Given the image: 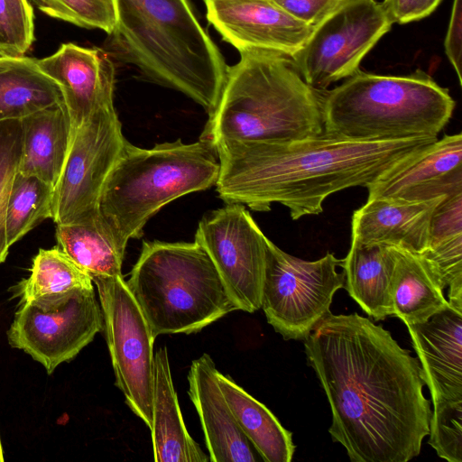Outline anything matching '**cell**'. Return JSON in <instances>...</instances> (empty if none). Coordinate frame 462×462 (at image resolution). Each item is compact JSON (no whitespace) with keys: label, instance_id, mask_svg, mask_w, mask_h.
Instances as JSON below:
<instances>
[{"label":"cell","instance_id":"6da1fadb","mask_svg":"<svg viewBox=\"0 0 462 462\" xmlns=\"http://www.w3.org/2000/svg\"><path fill=\"white\" fill-rule=\"evenodd\" d=\"M303 341L330 406L328 432L351 461L420 455L432 411L418 358L357 313H331Z\"/></svg>","mask_w":462,"mask_h":462},{"label":"cell","instance_id":"7a4b0ae2","mask_svg":"<svg viewBox=\"0 0 462 462\" xmlns=\"http://www.w3.org/2000/svg\"><path fill=\"white\" fill-rule=\"evenodd\" d=\"M416 137L359 142L324 134L292 143H215L219 197L256 211L280 203L297 220L319 215L323 202L345 189L366 187L400 161L436 141Z\"/></svg>","mask_w":462,"mask_h":462},{"label":"cell","instance_id":"3957f363","mask_svg":"<svg viewBox=\"0 0 462 462\" xmlns=\"http://www.w3.org/2000/svg\"><path fill=\"white\" fill-rule=\"evenodd\" d=\"M114 5L116 24L109 36L116 53L209 114L228 66L189 0H114Z\"/></svg>","mask_w":462,"mask_h":462},{"label":"cell","instance_id":"277c9868","mask_svg":"<svg viewBox=\"0 0 462 462\" xmlns=\"http://www.w3.org/2000/svg\"><path fill=\"white\" fill-rule=\"evenodd\" d=\"M226 79L200 138L292 143L323 134L321 91L310 87L291 57L248 49Z\"/></svg>","mask_w":462,"mask_h":462},{"label":"cell","instance_id":"5b68a950","mask_svg":"<svg viewBox=\"0 0 462 462\" xmlns=\"http://www.w3.org/2000/svg\"><path fill=\"white\" fill-rule=\"evenodd\" d=\"M321 97L323 134L359 142L437 138L456 105L421 69L404 76L359 69Z\"/></svg>","mask_w":462,"mask_h":462},{"label":"cell","instance_id":"8992f818","mask_svg":"<svg viewBox=\"0 0 462 462\" xmlns=\"http://www.w3.org/2000/svg\"><path fill=\"white\" fill-rule=\"evenodd\" d=\"M218 174L216 145L208 140L184 143L178 139L148 149L126 140L105 182L98 211L126 246L162 207L216 185Z\"/></svg>","mask_w":462,"mask_h":462},{"label":"cell","instance_id":"52a82bcc","mask_svg":"<svg viewBox=\"0 0 462 462\" xmlns=\"http://www.w3.org/2000/svg\"><path fill=\"white\" fill-rule=\"evenodd\" d=\"M125 283L154 337L195 333L238 310L196 241L143 242Z\"/></svg>","mask_w":462,"mask_h":462},{"label":"cell","instance_id":"ba28073f","mask_svg":"<svg viewBox=\"0 0 462 462\" xmlns=\"http://www.w3.org/2000/svg\"><path fill=\"white\" fill-rule=\"evenodd\" d=\"M342 259L328 253L316 261L292 256L268 238L261 308L285 340H304L330 314L335 292L344 287Z\"/></svg>","mask_w":462,"mask_h":462},{"label":"cell","instance_id":"9c48e42d","mask_svg":"<svg viewBox=\"0 0 462 462\" xmlns=\"http://www.w3.org/2000/svg\"><path fill=\"white\" fill-rule=\"evenodd\" d=\"M103 329L116 377L131 411L152 423L154 336L122 275L97 276Z\"/></svg>","mask_w":462,"mask_h":462},{"label":"cell","instance_id":"30bf717a","mask_svg":"<svg viewBox=\"0 0 462 462\" xmlns=\"http://www.w3.org/2000/svg\"><path fill=\"white\" fill-rule=\"evenodd\" d=\"M103 329L94 287L18 304L7 330L9 345L23 350L49 374L73 359Z\"/></svg>","mask_w":462,"mask_h":462},{"label":"cell","instance_id":"8fae6325","mask_svg":"<svg viewBox=\"0 0 462 462\" xmlns=\"http://www.w3.org/2000/svg\"><path fill=\"white\" fill-rule=\"evenodd\" d=\"M382 3L345 0L317 25L304 46L291 57L304 81L317 91L346 79L391 30Z\"/></svg>","mask_w":462,"mask_h":462},{"label":"cell","instance_id":"7c38bea8","mask_svg":"<svg viewBox=\"0 0 462 462\" xmlns=\"http://www.w3.org/2000/svg\"><path fill=\"white\" fill-rule=\"evenodd\" d=\"M125 142L114 101L97 108L71 131L53 190L51 218L57 225L79 222L98 212L105 182Z\"/></svg>","mask_w":462,"mask_h":462},{"label":"cell","instance_id":"4fadbf2b","mask_svg":"<svg viewBox=\"0 0 462 462\" xmlns=\"http://www.w3.org/2000/svg\"><path fill=\"white\" fill-rule=\"evenodd\" d=\"M266 239L243 204L213 211L197 228L194 241L209 255L238 310L261 309Z\"/></svg>","mask_w":462,"mask_h":462},{"label":"cell","instance_id":"5bb4252c","mask_svg":"<svg viewBox=\"0 0 462 462\" xmlns=\"http://www.w3.org/2000/svg\"><path fill=\"white\" fill-rule=\"evenodd\" d=\"M207 18L224 41L238 51L256 49L293 56L313 27L272 0H204Z\"/></svg>","mask_w":462,"mask_h":462},{"label":"cell","instance_id":"9a60e30c","mask_svg":"<svg viewBox=\"0 0 462 462\" xmlns=\"http://www.w3.org/2000/svg\"><path fill=\"white\" fill-rule=\"evenodd\" d=\"M367 199L420 202L462 191V134L444 135L366 186Z\"/></svg>","mask_w":462,"mask_h":462},{"label":"cell","instance_id":"2e32d148","mask_svg":"<svg viewBox=\"0 0 462 462\" xmlns=\"http://www.w3.org/2000/svg\"><path fill=\"white\" fill-rule=\"evenodd\" d=\"M37 64L60 86L71 131L97 108L114 101L116 69L102 49L63 43L51 56L37 60Z\"/></svg>","mask_w":462,"mask_h":462},{"label":"cell","instance_id":"e0dca14e","mask_svg":"<svg viewBox=\"0 0 462 462\" xmlns=\"http://www.w3.org/2000/svg\"><path fill=\"white\" fill-rule=\"evenodd\" d=\"M407 328L433 407L462 402V312L448 305Z\"/></svg>","mask_w":462,"mask_h":462},{"label":"cell","instance_id":"ac0fdd59","mask_svg":"<svg viewBox=\"0 0 462 462\" xmlns=\"http://www.w3.org/2000/svg\"><path fill=\"white\" fill-rule=\"evenodd\" d=\"M217 372L205 353L192 361L188 374V393L200 420L209 461L255 462L252 445L220 390Z\"/></svg>","mask_w":462,"mask_h":462},{"label":"cell","instance_id":"d6986e66","mask_svg":"<svg viewBox=\"0 0 462 462\" xmlns=\"http://www.w3.org/2000/svg\"><path fill=\"white\" fill-rule=\"evenodd\" d=\"M445 197L420 202L367 199L352 215L351 243L399 246L420 254L428 245L433 211Z\"/></svg>","mask_w":462,"mask_h":462},{"label":"cell","instance_id":"ffe728a7","mask_svg":"<svg viewBox=\"0 0 462 462\" xmlns=\"http://www.w3.org/2000/svg\"><path fill=\"white\" fill-rule=\"evenodd\" d=\"M156 462H208L200 446L188 432L171 374L168 350L154 354L152 423L150 429Z\"/></svg>","mask_w":462,"mask_h":462},{"label":"cell","instance_id":"44dd1931","mask_svg":"<svg viewBox=\"0 0 462 462\" xmlns=\"http://www.w3.org/2000/svg\"><path fill=\"white\" fill-rule=\"evenodd\" d=\"M23 149L19 172L55 186L62 171L71 137L65 103L36 111L21 119Z\"/></svg>","mask_w":462,"mask_h":462},{"label":"cell","instance_id":"7402d4cb","mask_svg":"<svg viewBox=\"0 0 462 462\" xmlns=\"http://www.w3.org/2000/svg\"><path fill=\"white\" fill-rule=\"evenodd\" d=\"M395 259L393 245L355 243H351L349 252L342 259L343 288L376 321L393 315L391 282Z\"/></svg>","mask_w":462,"mask_h":462},{"label":"cell","instance_id":"603a6c76","mask_svg":"<svg viewBox=\"0 0 462 462\" xmlns=\"http://www.w3.org/2000/svg\"><path fill=\"white\" fill-rule=\"evenodd\" d=\"M420 255L441 287H448V304L462 312V191L446 196L434 209Z\"/></svg>","mask_w":462,"mask_h":462},{"label":"cell","instance_id":"cb8c5ba5","mask_svg":"<svg viewBox=\"0 0 462 462\" xmlns=\"http://www.w3.org/2000/svg\"><path fill=\"white\" fill-rule=\"evenodd\" d=\"M394 250L391 282L393 315L406 326L425 322L449 305L444 289L419 254L399 246Z\"/></svg>","mask_w":462,"mask_h":462},{"label":"cell","instance_id":"d4e9b609","mask_svg":"<svg viewBox=\"0 0 462 462\" xmlns=\"http://www.w3.org/2000/svg\"><path fill=\"white\" fill-rule=\"evenodd\" d=\"M64 103L60 86L24 55L0 54V121Z\"/></svg>","mask_w":462,"mask_h":462},{"label":"cell","instance_id":"484cf974","mask_svg":"<svg viewBox=\"0 0 462 462\" xmlns=\"http://www.w3.org/2000/svg\"><path fill=\"white\" fill-rule=\"evenodd\" d=\"M217 383L243 433L265 462H290L296 446L286 430L262 402L229 376L217 372Z\"/></svg>","mask_w":462,"mask_h":462},{"label":"cell","instance_id":"4316f807","mask_svg":"<svg viewBox=\"0 0 462 462\" xmlns=\"http://www.w3.org/2000/svg\"><path fill=\"white\" fill-rule=\"evenodd\" d=\"M56 237L60 248L91 278L122 275L126 246L99 211L79 222L57 225Z\"/></svg>","mask_w":462,"mask_h":462},{"label":"cell","instance_id":"83f0119b","mask_svg":"<svg viewBox=\"0 0 462 462\" xmlns=\"http://www.w3.org/2000/svg\"><path fill=\"white\" fill-rule=\"evenodd\" d=\"M93 287L91 276L60 247H54L40 249L32 259L30 276L9 291L14 298L19 299V303H23Z\"/></svg>","mask_w":462,"mask_h":462},{"label":"cell","instance_id":"f1b7e54d","mask_svg":"<svg viewBox=\"0 0 462 462\" xmlns=\"http://www.w3.org/2000/svg\"><path fill=\"white\" fill-rule=\"evenodd\" d=\"M54 187L36 176L17 173L5 213V234L9 246L41 221L52 217Z\"/></svg>","mask_w":462,"mask_h":462},{"label":"cell","instance_id":"f546056e","mask_svg":"<svg viewBox=\"0 0 462 462\" xmlns=\"http://www.w3.org/2000/svg\"><path fill=\"white\" fill-rule=\"evenodd\" d=\"M23 149L21 120L0 121V263L9 251L5 234V213L14 179L19 172Z\"/></svg>","mask_w":462,"mask_h":462},{"label":"cell","instance_id":"4dcf8cb0","mask_svg":"<svg viewBox=\"0 0 462 462\" xmlns=\"http://www.w3.org/2000/svg\"><path fill=\"white\" fill-rule=\"evenodd\" d=\"M45 14L108 35L116 24L114 0H32Z\"/></svg>","mask_w":462,"mask_h":462},{"label":"cell","instance_id":"1f68e13d","mask_svg":"<svg viewBox=\"0 0 462 462\" xmlns=\"http://www.w3.org/2000/svg\"><path fill=\"white\" fill-rule=\"evenodd\" d=\"M34 41V16L29 0H0V54L21 56Z\"/></svg>","mask_w":462,"mask_h":462},{"label":"cell","instance_id":"d6a6232c","mask_svg":"<svg viewBox=\"0 0 462 462\" xmlns=\"http://www.w3.org/2000/svg\"><path fill=\"white\" fill-rule=\"evenodd\" d=\"M429 435V444L439 457L462 462V402L434 408Z\"/></svg>","mask_w":462,"mask_h":462},{"label":"cell","instance_id":"836d02e7","mask_svg":"<svg viewBox=\"0 0 462 462\" xmlns=\"http://www.w3.org/2000/svg\"><path fill=\"white\" fill-rule=\"evenodd\" d=\"M295 19L314 27L345 0H272Z\"/></svg>","mask_w":462,"mask_h":462},{"label":"cell","instance_id":"e575fe53","mask_svg":"<svg viewBox=\"0 0 462 462\" xmlns=\"http://www.w3.org/2000/svg\"><path fill=\"white\" fill-rule=\"evenodd\" d=\"M440 2L441 0H383L382 5L393 23L405 24L429 16Z\"/></svg>","mask_w":462,"mask_h":462},{"label":"cell","instance_id":"d590c367","mask_svg":"<svg viewBox=\"0 0 462 462\" xmlns=\"http://www.w3.org/2000/svg\"><path fill=\"white\" fill-rule=\"evenodd\" d=\"M461 1L454 0L445 39V51L461 85Z\"/></svg>","mask_w":462,"mask_h":462},{"label":"cell","instance_id":"8d00e7d4","mask_svg":"<svg viewBox=\"0 0 462 462\" xmlns=\"http://www.w3.org/2000/svg\"><path fill=\"white\" fill-rule=\"evenodd\" d=\"M3 455H4V452H3V447H2V443H1V438H0V462L5 460Z\"/></svg>","mask_w":462,"mask_h":462}]
</instances>
